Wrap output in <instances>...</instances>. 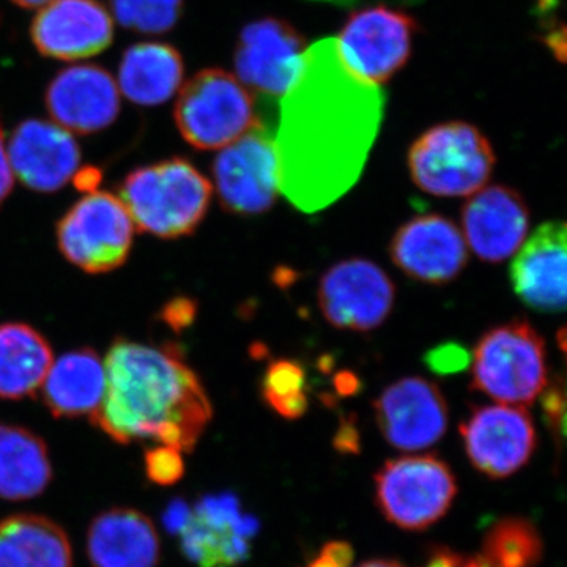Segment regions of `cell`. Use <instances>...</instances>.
Masks as SVG:
<instances>
[{"instance_id": "32", "label": "cell", "mask_w": 567, "mask_h": 567, "mask_svg": "<svg viewBox=\"0 0 567 567\" xmlns=\"http://www.w3.org/2000/svg\"><path fill=\"white\" fill-rule=\"evenodd\" d=\"M543 410L555 442L561 443L566 429L565 380L561 377L551 385L547 383L546 390L543 391Z\"/></svg>"}, {"instance_id": "10", "label": "cell", "mask_w": 567, "mask_h": 567, "mask_svg": "<svg viewBox=\"0 0 567 567\" xmlns=\"http://www.w3.org/2000/svg\"><path fill=\"white\" fill-rule=\"evenodd\" d=\"M183 555L197 567H238L251 555L259 532L256 517L245 514L233 494L208 495L192 507H177Z\"/></svg>"}, {"instance_id": "29", "label": "cell", "mask_w": 567, "mask_h": 567, "mask_svg": "<svg viewBox=\"0 0 567 567\" xmlns=\"http://www.w3.org/2000/svg\"><path fill=\"white\" fill-rule=\"evenodd\" d=\"M262 398L279 416L298 420L309 409L308 377L303 364L278 360L268 365L262 379Z\"/></svg>"}, {"instance_id": "22", "label": "cell", "mask_w": 567, "mask_h": 567, "mask_svg": "<svg viewBox=\"0 0 567 567\" xmlns=\"http://www.w3.org/2000/svg\"><path fill=\"white\" fill-rule=\"evenodd\" d=\"M159 536L151 518L130 507H112L93 518L87 532L92 567H156Z\"/></svg>"}, {"instance_id": "17", "label": "cell", "mask_w": 567, "mask_h": 567, "mask_svg": "<svg viewBox=\"0 0 567 567\" xmlns=\"http://www.w3.org/2000/svg\"><path fill=\"white\" fill-rule=\"evenodd\" d=\"M390 257L409 278L442 286L464 271L468 249L456 224L434 213L402 224L391 238Z\"/></svg>"}, {"instance_id": "18", "label": "cell", "mask_w": 567, "mask_h": 567, "mask_svg": "<svg viewBox=\"0 0 567 567\" xmlns=\"http://www.w3.org/2000/svg\"><path fill=\"white\" fill-rule=\"evenodd\" d=\"M44 104L52 121L70 133L103 132L121 114V91L110 71L84 63L63 69L50 82Z\"/></svg>"}, {"instance_id": "26", "label": "cell", "mask_w": 567, "mask_h": 567, "mask_svg": "<svg viewBox=\"0 0 567 567\" xmlns=\"http://www.w3.org/2000/svg\"><path fill=\"white\" fill-rule=\"evenodd\" d=\"M52 481L47 443L31 429L0 424V498H35Z\"/></svg>"}, {"instance_id": "12", "label": "cell", "mask_w": 567, "mask_h": 567, "mask_svg": "<svg viewBox=\"0 0 567 567\" xmlns=\"http://www.w3.org/2000/svg\"><path fill=\"white\" fill-rule=\"evenodd\" d=\"M317 300L331 327L368 333L382 327L393 311L395 286L379 265L354 257L324 271Z\"/></svg>"}, {"instance_id": "4", "label": "cell", "mask_w": 567, "mask_h": 567, "mask_svg": "<svg viewBox=\"0 0 567 567\" xmlns=\"http://www.w3.org/2000/svg\"><path fill=\"white\" fill-rule=\"evenodd\" d=\"M472 388L498 404L532 405L548 383L547 347L527 320L488 330L473 350Z\"/></svg>"}, {"instance_id": "11", "label": "cell", "mask_w": 567, "mask_h": 567, "mask_svg": "<svg viewBox=\"0 0 567 567\" xmlns=\"http://www.w3.org/2000/svg\"><path fill=\"white\" fill-rule=\"evenodd\" d=\"M416 29L417 22L410 14L383 6L369 7L350 14L334 41L347 69L379 85L404 69Z\"/></svg>"}, {"instance_id": "24", "label": "cell", "mask_w": 567, "mask_h": 567, "mask_svg": "<svg viewBox=\"0 0 567 567\" xmlns=\"http://www.w3.org/2000/svg\"><path fill=\"white\" fill-rule=\"evenodd\" d=\"M185 63L177 48L159 41H142L123 52L117 87L140 106H158L181 91Z\"/></svg>"}, {"instance_id": "39", "label": "cell", "mask_w": 567, "mask_h": 567, "mask_svg": "<svg viewBox=\"0 0 567 567\" xmlns=\"http://www.w3.org/2000/svg\"><path fill=\"white\" fill-rule=\"evenodd\" d=\"M14 6L21 7V9H41V7L47 6V3L52 2V0H11Z\"/></svg>"}, {"instance_id": "35", "label": "cell", "mask_w": 567, "mask_h": 567, "mask_svg": "<svg viewBox=\"0 0 567 567\" xmlns=\"http://www.w3.org/2000/svg\"><path fill=\"white\" fill-rule=\"evenodd\" d=\"M352 561L353 550L349 544L330 543L308 567H350Z\"/></svg>"}, {"instance_id": "36", "label": "cell", "mask_w": 567, "mask_h": 567, "mask_svg": "<svg viewBox=\"0 0 567 567\" xmlns=\"http://www.w3.org/2000/svg\"><path fill=\"white\" fill-rule=\"evenodd\" d=\"M424 567H487V565L481 557H466V555L440 548Z\"/></svg>"}, {"instance_id": "20", "label": "cell", "mask_w": 567, "mask_h": 567, "mask_svg": "<svg viewBox=\"0 0 567 567\" xmlns=\"http://www.w3.org/2000/svg\"><path fill=\"white\" fill-rule=\"evenodd\" d=\"M509 276L522 303L543 315L566 309L567 227L563 221L540 224L517 249Z\"/></svg>"}, {"instance_id": "7", "label": "cell", "mask_w": 567, "mask_h": 567, "mask_svg": "<svg viewBox=\"0 0 567 567\" xmlns=\"http://www.w3.org/2000/svg\"><path fill=\"white\" fill-rule=\"evenodd\" d=\"M55 235L70 264L85 274H107L128 259L134 223L121 197L92 192L62 216Z\"/></svg>"}, {"instance_id": "28", "label": "cell", "mask_w": 567, "mask_h": 567, "mask_svg": "<svg viewBox=\"0 0 567 567\" xmlns=\"http://www.w3.org/2000/svg\"><path fill=\"white\" fill-rule=\"evenodd\" d=\"M480 557L487 567H536L543 558V539L527 518H503L488 529Z\"/></svg>"}, {"instance_id": "25", "label": "cell", "mask_w": 567, "mask_h": 567, "mask_svg": "<svg viewBox=\"0 0 567 567\" xmlns=\"http://www.w3.org/2000/svg\"><path fill=\"white\" fill-rule=\"evenodd\" d=\"M52 363L50 342L32 324H0V399L20 401L35 394Z\"/></svg>"}, {"instance_id": "40", "label": "cell", "mask_w": 567, "mask_h": 567, "mask_svg": "<svg viewBox=\"0 0 567 567\" xmlns=\"http://www.w3.org/2000/svg\"><path fill=\"white\" fill-rule=\"evenodd\" d=\"M360 567H404L401 563L393 561V559H374V561L365 563Z\"/></svg>"}, {"instance_id": "31", "label": "cell", "mask_w": 567, "mask_h": 567, "mask_svg": "<svg viewBox=\"0 0 567 567\" xmlns=\"http://www.w3.org/2000/svg\"><path fill=\"white\" fill-rule=\"evenodd\" d=\"M145 473L159 486H173L185 473L181 451L166 445L152 447L145 454Z\"/></svg>"}, {"instance_id": "30", "label": "cell", "mask_w": 567, "mask_h": 567, "mask_svg": "<svg viewBox=\"0 0 567 567\" xmlns=\"http://www.w3.org/2000/svg\"><path fill=\"white\" fill-rule=\"evenodd\" d=\"M115 21L128 31L159 35L181 21L183 0H110Z\"/></svg>"}, {"instance_id": "38", "label": "cell", "mask_w": 567, "mask_h": 567, "mask_svg": "<svg viewBox=\"0 0 567 567\" xmlns=\"http://www.w3.org/2000/svg\"><path fill=\"white\" fill-rule=\"evenodd\" d=\"M74 185L82 192H95L96 186L102 182V173L96 167H84V169H78V173L73 177Z\"/></svg>"}, {"instance_id": "15", "label": "cell", "mask_w": 567, "mask_h": 567, "mask_svg": "<svg viewBox=\"0 0 567 567\" xmlns=\"http://www.w3.org/2000/svg\"><path fill=\"white\" fill-rule=\"evenodd\" d=\"M372 406L383 439L395 450L409 453L434 446L446 434L450 423L445 395L423 377L395 380Z\"/></svg>"}, {"instance_id": "33", "label": "cell", "mask_w": 567, "mask_h": 567, "mask_svg": "<svg viewBox=\"0 0 567 567\" xmlns=\"http://www.w3.org/2000/svg\"><path fill=\"white\" fill-rule=\"evenodd\" d=\"M470 357L464 347L447 342V344L435 347L425 354V363L435 372V374L446 375L454 372L464 371L468 368Z\"/></svg>"}, {"instance_id": "19", "label": "cell", "mask_w": 567, "mask_h": 567, "mask_svg": "<svg viewBox=\"0 0 567 567\" xmlns=\"http://www.w3.org/2000/svg\"><path fill=\"white\" fill-rule=\"evenodd\" d=\"M461 218L462 235L483 262H505L527 240L528 205L509 186H484L472 194L462 207Z\"/></svg>"}, {"instance_id": "23", "label": "cell", "mask_w": 567, "mask_h": 567, "mask_svg": "<svg viewBox=\"0 0 567 567\" xmlns=\"http://www.w3.org/2000/svg\"><path fill=\"white\" fill-rule=\"evenodd\" d=\"M106 391L104 361L93 349L62 354L41 383V401L55 417L93 416Z\"/></svg>"}, {"instance_id": "37", "label": "cell", "mask_w": 567, "mask_h": 567, "mask_svg": "<svg viewBox=\"0 0 567 567\" xmlns=\"http://www.w3.org/2000/svg\"><path fill=\"white\" fill-rule=\"evenodd\" d=\"M14 174L11 169L9 151H7L6 140H3L2 128H0V207L6 203L13 189Z\"/></svg>"}, {"instance_id": "14", "label": "cell", "mask_w": 567, "mask_h": 567, "mask_svg": "<svg viewBox=\"0 0 567 567\" xmlns=\"http://www.w3.org/2000/svg\"><path fill=\"white\" fill-rule=\"evenodd\" d=\"M465 453L472 465L494 480L524 468L536 450V427L525 406H476L461 424Z\"/></svg>"}, {"instance_id": "6", "label": "cell", "mask_w": 567, "mask_h": 567, "mask_svg": "<svg viewBox=\"0 0 567 567\" xmlns=\"http://www.w3.org/2000/svg\"><path fill=\"white\" fill-rule=\"evenodd\" d=\"M174 121L197 151H221L259 122L256 100L235 74L207 69L181 87Z\"/></svg>"}, {"instance_id": "1", "label": "cell", "mask_w": 567, "mask_h": 567, "mask_svg": "<svg viewBox=\"0 0 567 567\" xmlns=\"http://www.w3.org/2000/svg\"><path fill=\"white\" fill-rule=\"evenodd\" d=\"M379 85L347 69L334 40L306 51L275 134L279 189L297 210H324L360 181L382 123Z\"/></svg>"}, {"instance_id": "5", "label": "cell", "mask_w": 567, "mask_h": 567, "mask_svg": "<svg viewBox=\"0 0 567 567\" xmlns=\"http://www.w3.org/2000/svg\"><path fill=\"white\" fill-rule=\"evenodd\" d=\"M417 188L439 197L472 196L487 185L496 156L481 130L466 122H446L421 134L409 156Z\"/></svg>"}, {"instance_id": "9", "label": "cell", "mask_w": 567, "mask_h": 567, "mask_svg": "<svg viewBox=\"0 0 567 567\" xmlns=\"http://www.w3.org/2000/svg\"><path fill=\"white\" fill-rule=\"evenodd\" d=\"M213 177L224 210L240 216L271 210L281 193L275 134L257 122L221 148L213 163Z\"/></svg>"}, {"instance_id": "34", "label": "cell", "mask_w": 567, "mask_h": 567, "mask_svg": "<svg viewBox=\"0 0 567 567\" xmlns=\"http://www.w3.org/2000/svg\"><path fill=\"white\" fill-rule=\"evenodd\" d=\"M196 312V303L189 298H175V300L164 306L163 319L173 330L181 331L193 323Z\"/></svg>"}, {"instance_id": "21", "label": "cell", "mask_w": 567, "mask_h": 567, "mask_svg": "<svg viewBox=\"0 0 567 567\" xmlns=\"http://www.w3.org/2000/svg\"><path fill=\"white\" fill-rule=\"evenodd\" d=\"M7 151L13 174L33 192H59L81 166V147L73 134L41 118L21 122Z\"/></svg>"}, {"instance_id": "3", "label": "cell", "mask_w": 567, "mask_h": 567, "mask_svg": "<svg viewBox=\"0 0 567 567\" xmlns=\"http://www.w3.org/2000/svg\"><path fill=\"white\" fill-rule=\"evenodd\" d=\"M212 196L210 181L183 158L137 167L121 186L134 227L166 240L192 235L204 221Z\"/></svg>"}, {"instance_id": "16", "label": "cell", "mask_w": 567, "mask_h": 567, "mask_svg": "<svg viewBox=\"0 0 567 567\" xmlns=\"http://www.w3.org/2000/svg\"><path fill=\"white\" fill-rule=\"evenodd\" d=\"M33 47L55 61H84L114 40V20L100 0H52L32 20Z\"/></svg>"}, {"instance_id": "27", "label": "cell", "mask_w": 567, "mask_h": 567, "mask_svg": "<svg viewBox=\"0 0 567 567\" xmlns=\"http://www.w3.org/2000/svg\"><path fill=\"white\" fill-rule=\"evenodd\" d=\"M0 567H73L65 529L33 514L7 517L0 522Z\"/></svg>"}, {"instance_id": "13", "label": "cell", "mask_w": 567, "mask_h": 567, "mask_svg": "<svg viewBox=\"0 0 567 567\" xmlns=\"http://www.w3.org/2000/svg\"><path fill=\"white\" fill-rule=\"evenodd\" d=\"M306 51L305 37L289 22L279 18L249 22L235 47V76L249 91L279 99L297 80Z\"/></svg>"}, {"instance_id": "2", "label": "cell", "mask_w": 567, "mask_h": 567, "mask_svg": "<svg viewBox=\"0 0 567 567\" xmlns=\"http://www.w3.org/2000/svg\"><path fill=\"white\" fill-rule=\"evenodd\" d=\"M106 391L91 417L114 442H155L192 453L213 417L207 391L177 346L117 339L107 350Z\"/></svg>"}, {"instance_id": "8", "label": "cell", "mask_w": 567, "mask_h": 567, "mask_svg": "<svg viewBox=\"0 0 567 567\" xmlns=\"http://www.w3.org/2000/svg\"><path fill=\"white\" fill-rule=\"evenodd\" d=\"M377 503L395 527L420 532L440 520L457 494L450 465L435 456L391 458L375 475Z\"/></svg>"}]
</instances>
